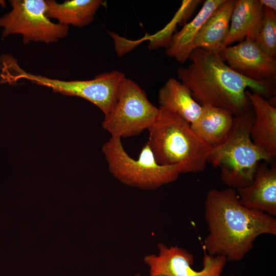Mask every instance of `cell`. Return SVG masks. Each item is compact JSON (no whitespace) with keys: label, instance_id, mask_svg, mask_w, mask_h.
Masks as SVG:
<instances>
[{"label":"cell","instance_id":"3","mask_svg":"<svg viewBox=\"0 0 276 276\" xmlns=\"http://www.w3.org/2000/svg\"><path fill=\"white\" fill-rule=\"evenodd\" d=\"M154 124L148 129L147 142L158 164L178 167L181 173L205 169L212 147L177 114L160 107Z\"/></svg>","mask_w":276,"mask_h":276},{"label":"cell","instance_id":"20","mask_svg":"<svg viewBox=\"0 0 276 276\" xmlns=\"http://www.w3.org/2000/svg\"><path fill=\"white\" fill-rule=\"evenodd\" d=\"M267 55L276 56V11L264 7L261 25L254 40Z\"/></svg>","mask_w":276,"mask_h":276},{"label":"cell","instance_id":"18","mask_svg":"<svg viewBox=\"0 0 276 276\" xmlns=\"http://www.w3.org/2000/svg\"><path fill=\"white\" fill-rule=\"evenodd\" d=\"M104 3L101 0H71L58 3L47 0L46 15L66 26L83 27L94 20L97 11Z\"/></svg>","mask_w":276,"mask_h":276},{"label":"cell","instance_id":"6","mask_svg":"<svg viewBox=\"0 0 276 276\" xmlns=\"http://www.w3.org/2000/svg\"><path fill=\"white\" fill-rule=\"evenodd\" d=\"M125 78L123 73L113 71L99 74L91 80L63 81L27 73L14 61L8 65L6 74L9 83L25 79L50 87L56 93L85 99L98 107L105 116L115 104Z\"/></svg>","mask_w":276,"mask_h":276},{"label":"cell","instance_id":"11","mask_svg":"<svg viewBox=\"0 0 276 276\" xmlns=\"http://www.w3.org/2000/svg\"><path fill=\"white\" fill-rule=\"evenodd\" d=\"M244 207L275 217L276 216V166L259 164L252 182L236 190Z\"/></svg>","mask_w":276,"mask_h":276},{"label":"cell","instance_id":"19","mask_svg":"<svg viewBox=\"0 0 276 276\" xmlns=\"http://www.w3.org/2000/svg\"><path fill=\"white\" fill-rule=\"evenodd\" d=\"M200 0H183L181 5L171 21L162 30L149 38L148 48L154 50L168 45L177 25L186 24L195 9L201 3Z\"/></svg>","mask_w":276,"mask_h":276},{"label":"cell","instance_id":"7","mask_svg":"<svg viewBox=\"0 0 276 276\" xmlns=\"http://www.w3.org/2000/svg\"><path fill=\"white\" fill-rule=\"evenodd\" d=\"M159 111L149 101L145 91L126 78L115 104L105 116L102 127L111 136L121 139L135 136L154 124Z\"/></svg>","mask_w":276,"mask_h":276},{"label":"cell","instance_id":"9","mask_svg":"<svg viewBox=\"0 0 276 276\" xmlns=\"http://www.w3.org/2000/svg\"><path fill=\"white\" fill-rule=\"evenodd\" d=\"M158 255L149 254L144 258L149 267V276H234L223 275L227 259L222 256H212L204 250L203 268L196 270L193 255L185 248L178 246H168L157 244Z\"/></svg>","mask_w":276,"mask_h":276},{"label":"cell","instance_id":"22","mask_svg":"<svg viewBox=\"0 0 276 276\" xmlns=\"http://www.w3.org/2000/svg\"><path fill=\"white\" fill-rule=\"evenodd\" d=\"M134 276H142V275L139 273H137Z\"/></svg>","mask_w":276,"mask_h":276},{"label":"cell","instance_id":"10","mask_svg":"<svg viewBox=\"0 0 276 276\" xmlns=\"http://www.w3.org/2000/svg\"><path fill=\"white\" fill-rule=\"evenodd\" d=\"M218 54L229 67L248 79L262 81L275 78V58L265 54L252 39L225 47Z\"/></svg>","mask_w":276,"mask_h":276},{"label":"cell","instance_id":"17","mask_svg":"<svg viewBox=\"0 0 276 276\" xmlns=\"http://www.w3.org/2000/svg\"><path fill=\"white\" fill-rule=\"evenodd\" d=\"M159 107L174 113L190 124L199 118L202 105L193 97L190 89L174 78L168 80L158 91Z\"/></svg>","mask_w":276,"mask_h":276},{"label":"cell","instance_id":"12","mask_svg":"<svg viewBox=\"0 0 276 276\" xmlns=\"http://www.w3.org/2000/svg\"><path fill=\"white\" fill-rule=\"evenodd\" d=\"M254 118L250 131L254 144L265 153L276 155V108L265 98L255 92L246 91Z\"/></svg>","mask_w":276,"mask_h":276},{"label":"cell","instance_id":"8","mask_svg":"<svg viewBox=\"0 0 276 276\" xmlns=\"http://www.w3.org/2000/svg\"><path fill=\"white\" fill-rule=\"evenodd\" d=\"M12 9L0 17V27L3 28L5 37L18 34L24 43L41 41L55 42L65 37L69 27L52 22L46 15L44 0H11Z\"/></svg>","mask_w":276,"mask_h":276},{"label":"cell","instance_id":"2","mask_svg":"<svg viewBox=\"0 0 276 276\" xmlns=\"http://www.w3.org/2000/svg\"><path fill=\"white\" fill-rule=\"evenodd\" d=\"M189 60L187 66L178 68L177 76L201 105L223 108L237 116L250 110L247 88L264 98L274 94L273 81H257L243 76L217 53L196 48Z\"/></svg>","mask_w":276,"mask_h":276},{"label":"cell","instance_id":"21","mask_svg":"<svg viewBox=\"0 0 276 276\" xmlns=\"http://www.w3.org/2000/svg\"><path fill=\"white\" fill-rule=\"evenodd\" d=\"M259 2L263 7L276 11L275 0H259Z\"/></svg>","mask_w":276,"mask_h":276},{"label":"cell","instance_id":"5","mask_svg":"<svg viewBox=\"0 0 276 276\" xmlns=\"http://www.w3.org/2000/svg\"><path fill=\"white\" fill-rule=\"evenodd\" d=\"M102 150L110 173L127 186L155 190L175 181L180 174L176 165L158 164L147 143L136 159L126 152L119 137L111 136Z\"/></svg>","mask_w":276,"mask_h":276},{"label":"cell","instance_id":"15","mask_svg":"<svg viewBox=\"0 0 276 276\" xmlns=\"http://www.w3.org/2000/svg\"><path fill=\"white\" fill-rule=\"evenodd\" d=\"M234 122V115L229 110L211 105H202L200 116L190 124V127L196 135L212 148L227 137Z\"/></svg>","mask_w":276,"mask_h":276},{"label":"cell","instance_id":"4","mask_svg":"<svg viewBox=\"0 0 276 276\" xmlns=\"http://www.w3.org/2000/svg\"><path fill=\"white\" fill-rule=\"evenodd\" d=\"M254 118L250 110L234 116L230 132L212 148L209 155L208 162L220 169L221 180L229 188L237 190L249 185L260 162L274 158L252 142L250 131Z\"/></svg>","mask_w":276,"mask_h":276},{"label":"cell","instance_id":"14","mask_svg":"<svg viewBox=\"0 0 276 276\" xmlns=\"http://www.w3.org/2000/svg\"><path fill=\"white\" fill-rule=\"evenodd\" d=\"M225 0H206L195 17L186 23L182 28L175 32L166 48V54L183 64L189 59L193 51V43L202 26L214 12Z\"/></svg>","mask_w":276,"mask_h":276},{"label":"cell","instance_id":"1","mask_svg":"<svg viewBox=\"0 0 276 276\" xmlns=\"http://www.w3.org/2000/svg\"><path fill=\"white\" fill-rule=\"evenodd\" d=\"M204 218L208 231L204 250L212 256H224L227 261L242 260L260 235H276L275 217L244 207L232 188L208 191Z\"/></svg>","mask_w":276,"mask_h":276},{"label":"cell","instance_id":"13","mask_svg":"<svg viewBox=\"0 0 276 276\" xmlns=\"http://www.w3.org/2000/svg\"><path fill=\"white\" fill-rule=\"evenodd\" d=\"M264 7L259 0H237L232 13L224 47L245 39L255 40L260 28Z\"/></svg>","mask_w":276,"mask_h":276},{"label":"cell","instance_id":"16","mask_svg":"<svg viewBox=\"0 0 276 276\" xmlns=\"http://www.w3.org/2000/svg\"><path fill=\"white\" fill-rule=\"evenodd\" d=\"M235 3V0H225L210 15L194 40L193 50L201 48L218 53L224 48Z\"/></svg>","mask_w":276,"mask_h":276}]
</instances>
